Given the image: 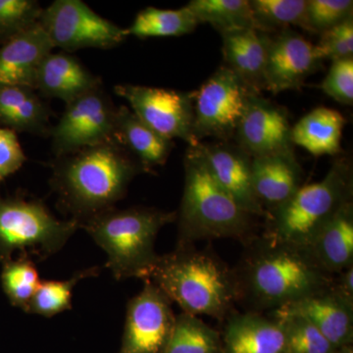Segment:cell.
<instances>
[{
  "label": "cell",
  "instance_id": "6da1fadb",
  "mask_svg": "<svg viewBox=\"0 0 353 353\" xmlns=\"http://www.w3.org/2000/svg\"><path fill=\"white\" fill-rule=\"evenodd\" d=\"M234 269L238 303L250 312L274 311L328 289L334 276L323 272L305 248L269 238L245 241Z\"/></svg>",
  "mask_w": 353,
  "mask_h": 353
},
{
  "label": "cell",
  "instance_id": "7a4b0ae2",
  "mask_svg": "<svg viewBox=\"0 0 353 353\" xmlns=\"http://www.w3.org/2000/svg\"><path fill=\"white\" fill-rule=\"evenodd\" d=\"M143 172L139 162L112 139L57 158L50 185L60 208L80 226L114 208L126 196L132 179Z\"/></svg>",
  "mask_w": 353,
  "mask_h": 353
},
{
  "label": "cell",
  "instance_id": "3957f363",
  "mask_svg": "<svg viewBox=\"0 0 353 353\" xmlns=\"http://www.w3.org/2000/svg\"><path fill=\"white\" fill-rule=\"evenodd\" d=\"M148 280L190 315L225 321L238 303L234 269L212 250H197L192 243L159 255Z\"/></svg>",
  "mask_w": 353,
  "mask_h": 353
},
{
  "label": "cell",
  "instance_id": "277c9868",
  "mask_svg": "<svg viewBox=\"0 0 353 353\" xmlns=\"http://www.w3.org/2000/svg\"><path fill=\"white\" fill-rule=\"evenodd\" d=\"M185 187L178 221V245L194 241L232 238L248 241L252 238L253 216L218 185L194 146L183 158Z\"/></svg>",
  "mask_w": 353,
  "mask_h": 353
},
{
  "label": "cell",
  "instance_id": "5b68a950",
  "mask_svg": "<svg viewBox=\"0 0 353 353\" xmlns=\"http://www.w3.org/2000/svg\"><path fill=\"white\" fill-rule=\"evenodd\" d=\"M176 212L154 208H111L80 225L108 254L106 267L116 280H148L159 255L155 240L165 225L176 221Z\"/></svg>",
  "mask_w": 353,
  "mask_h": 353
},
{
  "label": "cell",
  "instance_id": "8992f818",
  "mask_svg": "<svg viewBox=\"0 0 353 353\" xmlns=\"http://www.w3.org/2000/svg\"><path fill=\"white\" fill-rule=\"evenodd\" d=\"M353 171L347 158L336 160L319 182L303 185L266 217L264 236L305 248L345 204L352 201Z\"/></svg>",
  "mask_w": 353,
  "mask_h": 353
},
{
  "label": "cell",
  "instance_id": "52a82bcc",
  "mask_svg": "<svg viewBox=\"0 0 353 353\" xmlns=\"http://www.w3.org/2000/svg\"><path fill=\"white\" fill-rule=\"evenodd\" d=\"M79 228L75 220H58L43 201L0 197V261L10 260L15 250L39 259L51 256Z\"/></svg>",
  "mask_w": 353,
  "mask_h": 353
},
{
  "label": "cell",
  "instance_id": "ba28073f",
  "mask_svg": "<svg viewBox=\"0 0 353 353\" xmlns=\"http://www.w3.org/2000/svg\"><path fill=\"white\" fill-rule=\"evenodd\" d=\"M250 90L236 74L221 66L199 90L192 92L194 102V131L196 143L215 138L222 141L234 139L245 113Z\"/></svg>",
  "mask_w": 353,
  "mask_h": 353
},
{
  "label": "cell",
  "instance_id": "9c48e42d",
  "mask_svg": "<svg viewBox=\"0 0 353 353\" xmlns=\"http://www.w3.org/2000/svg\"><path fill=\"white\" fill-rule=\"evenodd\" d=\"M39 24L54 48L110 50L126 41V29L104 19L82 0H55L43 9Z\"/></svg>",
  "mask_w": 353,
  "mask_h": 353
},
{
  "label": "cell",
  "instance_id": "30bf717a",
  "mask_svg": "<svg viewBox=\"0 0 353 353\" xmlns=\"http://www.w3.org/2000/svg\"><path fill=\"white\" fill-rule=\"evenodd\" d=\"M116 111L102 85L66 104L63 115L50 134L55 157L112 141Z\"/></svg>",
  "mask_w": 353,
  "mask_h": 353
},
{
  "label": "cell",
  "instance_id": "8fae6325",
  "mask_svg": "<svg viewBox=\"0 0 353 353\" xmlns=\"http://www.w3.org/2000/svg\"><path fill=\"white\" fill-rule=\"evenodd\" d=\"M114 92L126 99L139 120L163 138L183 139L189 146L199 145L194 137L192 92L145 85H117Z\"/></svg>",
  "mask_w": 353,
  "mask_h": 353
},
{
  "label": "cell",
  "instance_id": "7c38bea8",
  "mask_svg": "<svg viewBox=\"0 0 353 353\" xmlns=\"http://www.w3.org/2000/svg\"><path fill=\"white\" fill-rule=\"evenodd\" d=\"M175 319L170 299L152 282L145 281L143 290L128 303L118 353H163Z\"/></svg>",
  "mask_w": 353,
  "mask_h": 353
},
{
  "label": "cell",
  "instance_id": "4fadbf2b",
  "mask_svg": "<svg viewBox=\"0 0 353 353\" xmlns=\"http://www.w3.org/2000/svg\"><path fill=\"white\" fill-rule=\"evenodd\" d=\"M234 139L252 158L294 154L287 111L259 94L250 95Z\"/></svg>",
  "mask_w": 353,
  "mask_h": 353
},
{
  "label": "cell",
  "instance_id": "5bb4252c",
  "mask_svg": "<svg viewBox=\"0 0 353 353\" xmlns=\"http://www.w3.org/2000/svg\"><path fill=\"white\" fill-rule=\"evenodd\" d=\"M314 44L292 29L269 34L265 64V90L274 94L299 90L321 67Z\"/></svg>",
  "mask_w": 353,
  "mask_h": 353
},
{
  "label": "cell",
  "instance_id": "9a60e30c",
  "mask_svg": "<svg viewBox=\"0 0 353 353\" xmlns=\"http://www.w3.org/2000/svg\"><path fill=\"white\" fill-rule=\"evenodd\" d=\"M211 176L225 192L248 214L265 217L254 190L252 157L229 141L199 143L194 145Z\"/></svg>",
  "mask_w": 353,
  "mask_h": 353
},
{
  "label": "cell",
  "instance_id": "2e32d148",
  "mask_svg": "<svg viewBox=\"0 0 353 353\" xmlns=\"http://www.w3.org/2000/svg\"><path fill=\"white\" fill-rule=\"evenodd\" d=\"M270 315H297L308 320L336 348L353 343V301L332 289L316 292L296 303L269 312Z\"/></svg>",
  "mask_w": 353,
  "mask_h": 353
},
{
  "label": "cell",
  "instance_id": "e0dca14e",
  "mask_svg": "<svg viewBox=\"0 0 353 353\" xmlns=\"http://www.w3.org/2000/svg\"><path fill=\"white\" fill-rule=\"evenodd\" d=\"M253 190L265 218L284 205L303 187V168L294 154L252 158Z\"/></svg>",
  "mask_w": 353,
  "mask_h": 353
},
{
  "label": "cell",
  "instance_id": "ac0fdd59",
  "mask_svg": "<svg viewBox=\"0 0 353 353\" xmlns=\"http://www.w3.org/2000/svg\"><path fill=\"white\" fill-rule=\"evenodd\" d=\"M53 48L39 23L3 44L0 48V85L36 90L39 66Z\"/></svg>",
  "mask_w": 353,
  "mask_h": 353
},
{
  "label": "cell",
  "instance_id": "d6986e66",
  "mask_svg": "<svg viewBox=\"0 0 353 353\" xmlns=\"http://www.w3.org/2000/svg\"><path fill=\"white\" fill-rule=\"evenodd\" d=\"M221 334L223 353H285L282 324L261 313L232 312Z\"/></svg>",
  "mask_w": 353,
  "mask_h": 353
},
{
  "label": "cell",
  "instance_id": "ffe728a7",
  "mask_svg": "<svg viewBox=\"0 0 353 353\" xmlns=\"http://www.w3.org/2000/svg\"><path fill=\"white\" fill-rule=\"evenodd\" d=\"M99 77L68 52H51L39 66L36 90L48 99L68 104L94 88L101 87Z\"/></svg>",
  "mask_w": 353,
  "mask_h": 353
},
{
  "label": "cell",
  "instance_id": "44dd1931",
  "mask_svg": "<svg viewBox=\"0 0 353 353\" xmlns=\"http://www.w3.org/2000/svg\"><path fill=\"white\" fill-rule=\"evenodd\" d=\"M225 67L253 92L265 90V64L269 34L255 29L236 30L221 34Z\"/></svg>",
  "mask_w": 353,
  "mask_h": 353
},
{
  "label": "cell",
  "instance_id": "7402d4cb",
  "mask_svg": "<svg viewBox=\"0 0 353 353\" xmlns=\"http://www.w3.org/2000/svg\"><path fill=\"white\" fill-rule=\"evenodd\" d=\"M303 248L328 275H336L353 266L352 201L345 204Z\"/></svg>",
  "mask_w": 353,
  "mask_h": 353
},
{
  "label": "cell",
  "instance_id": "603a6c76",
  "mask_svg": "<svg viewBox=\"0 0 353 353\" xmlns=\"http://www.w3.org/2000/svg\"><path fill=\"white\" fill-rule=\"evenodd\" d=\"M114 141L132 155L145 172L166 163L174 148V141L163 138L146 126L131 109L117 108Z\"/></svg>",
  "mask_w": 353,
  "mask_h": 353
},
{
  "label": "cell",
  "instance_id": "cb8c5ba5",
  "mask_svg": "<svg viewBox=\"0 0 353 353\" xmlns=\"http://www.w3.org/2000/svg\"><path fill=\"white\" fill-rule=\"evenodd\" d=\"M50 115L32 88L0 85V127L44 136L50 134Z\"/></svg>",
  "mask_w": 353,
  "mask_h": 353
},
{
  "label": "cell",
  "instance_id": "d4e9b609",
  "mask_svg": "<svg viewBox=\"0 0 353 353\" xmlns=\"http://www.w3.org/2000/svg\"><path fill=\"white\" fill-rule=\"evenodd\" d=\"M345 119L339 111L313 109L292 128V145L305 148L314 157L339 154Z\"/></svg>",
  "mask_w": 353,
  "mask_h": 353
},
{
  "label": "cell",
  "instance_id": "484cf974",
  "mask_svg": "<svg viewBox=\"0 0 353 353\" xmlns=\"http://www.w3.org/2000/svg\"><path fill=\"white\" fill-rule=\"evenodd\" d=\"M185 6L199 24L212 26L221 34L236 30H257L250 0H192Z\"/></svg>",
  "mask_w": 353,
  "mask_h": 353
},
{
  "label": "cell",
  "instance_id": "4316f807",
  "mask_svg": "<svg viewBox=\"0 0 353 353\" xmlns=\"http://www.w3.org/2000/svg\"><path fill=\"white\" fill-rule=\"evenodd\" d=\"M199 22L187 6L172 10L148 7L136 16L126 29L128 36L139 39L171 38L190 34Z\"/></svg>",
  "mask_w": 353,
  "mask_h": 353
},
{
  "label": "cell",
  "instance_id": "83f0119b",
  "mask_svg": "<svg viewBox=\"0 0 353 353\" xmlns=\"http://www.w3.org/2000/svg\"><path fill=\"white\" fill-rule=\"evenodd\" d=\"M163 353H223L222 338L197 316L182 312L176 316Z\"/></svg>",
  "mask_w": 353,
  "mask_h": 353
},
{
  "label": "cell",
  "instance_id": "f1b7e54d",
  "mask_svg": "<svg viewBox=\"0 0 353 353\" xmlns=\"http://www.w3.org/2000/svg\"><path fill=\"white\" fill-rule=\"evenodd\" d=\"M99 273V268L85 269L78 272L66 281H41L38 289L32 296L27 313L50 318L72 308V296L74 288L83 279L94 277Z\"/></svg>",
  "mask_w": 353,
  "mask_h": 353
},
{
  "label": "cell",
  "instance_id": "f546056e",
  "mask_svg": "<svg viewBox=\"0 0 353 353\" xmlns=\"http://www.w3.org/2000/svg\"><path fill=\"white\" fill-rule=\"evenodd\" d=\"M257 30L266 34L299 26L305 30L307 0H250Z\"/></svg>",
  "mask_w": 353,
  "mask_h": 353
},
{
  "label": "cell",
  "instance_id": "4dcf8cb0",
  "mask_svg": "<svg viewBox=\"0 0 353 353\" xmlns=\"http://www.w3.org/2000/svg\"><path fill=\"white\" fill-rule=\"evenodd\" d=\"M2 264L1 284L6 296L13 306L27 312L41 282L34 262L29 255L21 254L19 259Z\"/></svg>",
  "mask_w": 353,
  "mask_h": 353
},
{
  "label": "cell",
  "instance_id": "1f68e13d",
  "mask_svg": "<svg viewBox=\"0 0 353 353\" xmlns=\"http://www.w3.org/2000/svg\"><path fill=\"white\" fill-rule=\"evenodd\" d=\"M270 316L277 318L282 324L285 353H334L338 350L303 317L297 315Z\"/></svg>",
  "mask_w": 353,
  "mask_h": 353
},
{
  "label": "cell",
  "instance_id": "d6a6232c",
  "mask_svg": "<svg viewBox=\"0 0 353 353\" xmlns=\"http://www.w3.org/2000/svg\"><path fill=\"white\" fill-rule=\"evenodd\" d=\"M43 10L34 0H0V43L38 24Z\"/></svg>",
  "mask_w": 353,
  "mask_h": 353
},
{
  "label": "cell",
  "instance_id": "836d02e7",
  "mask_svg": "<svg viewBox=\"0 0 353 353\" xmlns=\"http://www.w3.org/2000/svg\"><path fill=\"white\" fill-rule=\"evenodd\" d=\"M352 18V0H307L305 31L320 36Z\"/></svg>",
  "mask_w": 353,
  "mask_h": 353
},
{
  "label": "cell",
  "instance_id": "e575fe53",
  "mask_svg": "<svg viewBox=\"0 0 353 353\" xmlns=\"http://www.w3.org/2000/svg\"><path fill=\"white\" fill-rule=\"evenodd\" d=\"M315 50L321 61L353 58V18L320 34Z\"/></svg>",
  "mask_w": 353,
  "mask_h": 353
},
{
  "label": "cell",
  "instance_id": "d590c367",
  "mask_svg": "<svg viewBox=\"0 0 353 353\" xmlns=\"http://www.w3.org/2000/svg\"><path fill=\"white\" fill-rule=\"evenodd\" d=\"M320 88L339 103L352 105L353 58L332 62L328 75Z\"/></svg>",
  "mask_w": 353,
  "mask_h": 353
},
{
  "label": "cell",
  "instance_id": "8d00e7d4",
  "mask_svg": "<svg viewBox=\"0 0 353 353\" xmlns=\"http://www.w3.org/2000/svg\"><path fill=\"white\" fill-rule=\"evenodd\" d=\"M26 160L16 132L0 127V182L19 170Z\"/></svg>",
  "mask_w": 353,
  "mask_h": 353
},
{
  "label": "cell",
  "instance_id": "74e56055",
  "mask_svg": "<svg viewBox=\"0 0 353 353\" xmlns=\"http://www.w3.org/2000/svg\"><path fill=\"white\" fill-rule=\"evenodd\" d=\"M331 288L340 296L353 301V266L334 275Z\"/></svg>",
  "mask_w": 353,
  "mask_h": 353
},
{
  "label": "cell",
  "instance_id": "f35d334b",
  "mask_svg": "<svg viewBox=\"0 0 353 353\" xmlns=\"http://www.w3.org/2000/svg\"><path fill=\"white\" fill-rule=\"evenodd\" d=\"M334 353H353L352 345L338 348V350H336Z\"/></svg>",
  "mask_w": 353,
  "mask_h": 353
}]
</instances>
